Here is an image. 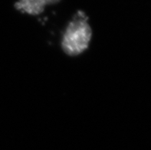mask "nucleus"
Returning <instances> with one entry per match:
<instances>
[{
	"mask_svg": "<svg viewBox=\"0 0 151 150\" xmlns=\"http://www.w3.org/2000/svg\"><path fill=\"white\" fill-rule=\"evenodd\" d=\"M61 0H16L14 7L24 15L37 16L42 14L48 6H55Z\"/></svg>",
	"mask_w": 151,
	"mask_h": 150,
	"instance_id": "2",
	"label": "nucleus"
},
{
	"mask_svg": "<svg viewBox=\"0 0 151 150\" xmlns=\"http://www.w3.org/2000/svg\"><path fill=\"white\" fill-rule=\"evenodd\" d=\"M93 31L87 15L78 11L65 28L61 38L62 51L69 57H77L87 51L91 44Z\"/></svg>",
	"mask_w": 151,
	"mask_h": 150,
	"instance_id": "1",
	"label": "nucleus"
}]
</instances>
